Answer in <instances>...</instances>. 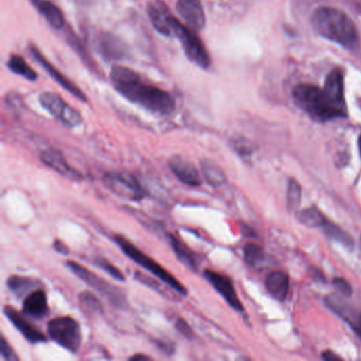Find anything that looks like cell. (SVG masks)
<instances>
[{"label": "cell", "mask_w": 361, "mask_h": 361, "mask_svg": "<svg viewBox=\"0 0 361 361\" xmlns=\"http://www.w3.org/2000/svg\"><path fill=\"white\" fill-rule=\"evenodd\" d=\"M333 284L338 291L341 293V295H345V297H350L352 295V287H350V283L344 279L335 278L333 280Z\"/></svg>", "instance_id": "obj_34"}, {"label": "cell", "mask_w": 361, "mask_h": 361, "mask_svg": "<svg viewBox=\"0 0 361 361\" xmlns=\"http://www.w3.org/2000/svg\"><path fill=\"white\" fill-rule=\"evenodd\" d=\"M94 263H96V265L98 266V267L104 270L106 274L113 276L116 280L121 281V282H124V281H126V276H124L123 272H122L119 268L116 267V266L114 265V264H111V262L107 261V259H102V257H98V259H94Z\"/></svg>", "instance_id": "obj_31"}, {"label": "cell", "mask_w": 361, "mask_h": 361, "mask_svg": "<svg viewBox=\"0 0 361 361\" xmlns=\"http://www.w3.org/2000/svg\"><path fill=\"white\" fill-rule=\"evenodd\" d=\"M23 310L27 316L35 319L44 318L49 312L47 293L42 287L26 295L23 303Z\"/></svg>", "instance_id": "obj_17"}, {"label": "cell", "mask_w": 361, "mask_h": 361, "mask_svg": "<svg viewBox=\"0 0 361 361\" xmlns=\"http://www.w3.org/2000/svg\"><path fill=\"white\" fill-rule=\"evenodd\" d=\"M99 48L109 59H121L124 56L123 46L111 35H102L99 39Z\"/></svg>", "instance_id": "obj_24"}, {"label": "cell", "mask_w": 361, "mask_h": 361, "mask_svg": "<svg viewBox=\"0 0 361 361\" xmlns=\"http://www.w3.org/2000/svg\"><path fill=\"white\" fill-rule=\"evenodd\" d=\"M103 183L116 195L132 202H138L147 196V192L138 179L126 172L106 173L103 177Z\"/></svg>", "instance_id": "obj_8"}, {"label": "cell", "mask_w": 361, "mask_h": 361, "mask_svg": "<svg viewBox=\"0 0 361 361\" xmlns=\"http://www.w3.org/2000/svg\"><path fill=\"white\" fill-rule=\"evenodd\" d=\"M204 276L207 281L214 287L215 290L226 300V302L232 308L238 310V312L244 310L242 302H240L235 288H234L233 282L229 276L211 269L204 270Z\"/></svg>", "instance_id": "obj_12"}, {"label": "cell", "mask_w": 361, "mask_h": 361, "mask_svg": "<svg viewBox=\"0 0 361 361\" xmlns=\"http://www.w3.org/2000/svg\"><path fill=\"white\" fill-rule=\"evenodd\" d=\"M312 24L316 32L324 39L354 49L359 44V35L353 20L341 10L320 7L314 12Z\"/></svg>", "instance_id": "obj_3"}, {"label": "cell", "mask_w": 361, "mask_h": 361, "mask_svg": "<svg viewBox=\"0 0 361 361\" xmlns=\"http://www.w3.org/2000/svg\"><path fill=\"white\" fill-rule=\"evenodd\" d=\"M67 267L78 276V278L90 285V287L98 291L103 295L107 301L117 308L126 307V297L121 289L114 286L111 283L107 282L103 278H100L98 274L90 271L87 268L84 267L81 264L75 261H68L66 263Z\"/></svg>", "instance_id": "obj_7"}, {"label": "cell", "mask_w": 361, "mask_h": 361, "mask_svg": "<svg viewBox=\"0 0 361 361\" xmlns=\"http://www.w3.org/2000/svg\"><path fill=\"white\" fill-rule=\"evenodd\" d=\"M79 300L84 310L94 312V314L102 312V303L94 293H90V291H83V293H80Z\"/></svg>", "instance_id": "obj_27"}, {"label": "cell", "mask_w": 361, "mask_h": 361, "mask_svg": "<svg viewBox=\"0 0 361 361\" xmlns=\"http://www.w3.org/2000/svg\"><path fill=\"white\" fill-rule=\"evenodd\" d=\"M37 9L46 18L50 26L61 29L65 26V18L58 6L49 0H37Z\"/></svg>", "instance_id": "obj_22"}, {"label": "cell", "mask_w": 361, "mask_h": 361, "mask_svg": "<svg viewBox=\"0 0 361 361\" xmlns=\"http://www.w3.org/2000/svg\"><path fill=\"white\" fill-rule=\"evenodd\" d=\"M111 81L115 90L130 102L160 115H170L176 103L169 92L145 83L138 73L128 67L114 66Z\"/></svg>", "instance_id": "obj_2"}, {"label": "cell", "mask_w": 361, "mask_h": 361, "mask_svg": "<svg viewBox=\"0 0 361 361\" xmlns=\"http://www.w3.org/2000/svg\"><path fill=\"white\" fill-rule=\"evenodd\" d=\"M8 67L10 71H13L16 75H22L25 79L29 80V81H35L37 80V73L29 66L28 63L18 56V54H12L10 56L9 61H8Z\"/></svg>", "instance_id": "obj_25"}, {"label": "cell", "mask_w": 361, "mask_h": 361, "mask_svg": "<svg viewBox=\"0 0 361 361\" xmlns=\"http://www.w3.org/2000/svg\"><path fill=\"white\" fill-rule=\"evenodd\" d=\"M171 29L172 35L180 42L187 58L200 68L208 69L211 65L210 56L200 37L196 35V31L185 26L175 16L171 23Z\"/></svg>", "instance_id": "obj_6"}, {"label": "cell", "mask_w": 361, "mask_h": 361, "mask_svg": "<svg viewBox=\"0 0 361 361\" xmlns=\"http://www.w3.org/2000/svg\"><path fill=\"white\" fill-rule=\"evenodd\" d=\"M169 238H170L171 246H172L177 259L190 269L197 271L198 267H200V261H198L196 253L177 236L169 234Z\"/></svg>", "instance_id": "obj_19"}, {"label": "cell", "mask_w": 361, "mask_h": 361, "mask_svg": "<svg viewBox=\"0 0 361 361\" xmlns=\"http://www.w3.org/2000/svg\"><path fill=\"white\" fill-rule=\"evenodd\" d=\"M322 358L325 359V360H336V359H341L337 355L334 354L331 352H324L322 354Z\"/></svg>", "instance_id": "obj_36"}, {"label": "cell", "mask_w": 361, "mask_h": 361, "mask_svg": "<svg viewBox=\"0 0 361 361\" xmlns=\"http://www.w3.org/2000/svg\"><path fill=\"white\" fill-rule=\"evenodd\" d=\"M151 357L147 356V355L137 354L134 356L130 357V360H149Z\"/></svg>", "instance_id": "obj_37"}, {"label": "cell", "mask_w": 361, "mask_h": 361, "mask_svg": "<svg viewBox=\"0 0 361 361\" xmlns=\"http://www.w3.org/2000/svg\"><path fill=\"white\" fill-rule=\"evenodd\" d=\"M322 228H324L325 233L327 235L331 236L334 240H339L342 244L346 245L348 247H353V240L348 235V233L340 229L338 226L334 225V224L329 223L327 221Z\"/></svg>", "instance_id": "obj_30"}, {"label": "cell", "mask_w": 361, "mask_h": 361, "mask_svg": "<svg viewBox=\"0 0 361 361\" xmlns=\"http://www.w3.org/2000/svg\"><path fill=\"white\" fill-rule=\"evenodd\" d=\"M54 249H56L58 252L62 253V255H68L69 249L64 243L61 242V240H56L54 243Z\"/></svg>", "instance_id": "obj_35"}, {"label": "cell", "mask_w": 361, "mask_h": 361, "mask_svg": "<svg viewBox=\"0 0 361 361\" xmlns=\"http://www.w3.org/2000/svg\"><path fill=\"white\" fill-rule=\"evenodd\" d=\"M168 164L173 174L183 185L193 188L200 187L202 185V176H200L195 164L189 158L183 157L181 155H173L169 158Z\"/></svg>", "instance_id": "obj_13"}, {"label": "cell", "mask_w": 361, "mask_h": 361, "mask_svg": "<svg viewBox=\"0 0 361 361\" xmlns=\"http://www.w3.org/2000/svg\"><path fill=\"white\" fill-rule=\"evenodd\" d=\"M175 326H176L177 331L179 333L183 334L188 339H192L194 337L193 329H191L187 321L183 320V318H177L176 322H175Z\"/></svg>", "instance_id": "obj_33"}, {"label": "cell", "mask_w": 361, "mask_h": 361, "mask_svg": "<svg viewBox=\"0 0 361 361\" xmlns=\"http://www.w3.org/2000/svg\"><path fill=\"white\" fill-rule=\"evenodd\" d=\"M114 240L117 243L118 246L121 248V250L123 251L124 255H128L135 263L145 268L149 274L159 279L164 284L168 285L169 287H171L173 290L176 291L179 295H188V289L183 286L180 281L177 280V279L175 278L170 271H168L164 266L160 265L153 257H149L147 253L141 251L138 247L135 246L128 238L117 234V235H115V238H114Z\"/></svg>", "instance_id": "obj_4"}, {"label": "cell", "mask_w": 361, "mask_h": 361, "mask_svg": "<svg viewBox=\"0 0 361 361\" xmlns=\"http://www.w3.org/2000/svg\"><path fill=\"white\" fill-rule=\"evenodd\" d=\"M300 221L307 227H323L327 223V219L318 208H307L298 214Z\"/></svg>", "instance_id": "obj_26"}, {"label": "cell", "mask_w": 361, "mask_h": 361, "mask_svg": "<svg viewBox=\"0 0 361 361\" xmlns=\"http://www.w3.org/2000/svg\"><path fill=\"white\" fill-rule=\"evenodd\" d=\"M325 304L331 312L345 321L350 329L361 338V310L337 295H329L325 298Z\"/></svg>", "instance_id": "obj_10"}, {"label": "cell", "mask_w": 361, "mask_h": 361, "mask_svg": "<svg viewBox=\"0 0 361 361\" xmlns=\"http://www.w3.org/2000/svg\"><path fill=\"white\" fill-rule=\"evenodd\" d=\"M200 168H202L204 178L206 179L209 185H213V187H219V185H224L226 180H227L226 174L221 170V166L213 162L212 160H202L200 161Z\"/></svg>", "instance_id": "obj_23"}, {"label": "cell", "mask_w": 361, "mask_h": 361, "mask_svg": "<svg viewBox=\"0 0 361 361\" xmlns=\"http://www.w3.org/2000/svg\"><path fill=\"white\" fill-rule=\"evenodd\" d=\"M359 152H360V156H361V136L359 137Z\"/></svg>", "instance_id": "obj_38"}, {"label": "cell", "mask_w": 361, "mask_h": 361, "mask_svg": "<svg viewBox=\"0 0 361 361\" xmlns=\"http://www.w3.org/2000/svg\"><path fill=\"white\" fill-rule=\"evenodd\" d=\"M48 336L65 350L77 354L83 342L81 325L71 316L56 317L47 325Z\"/></svg>", "instance_id": "obj_5"}, {"label": "cell", "mask_w": 361, "mask_h": 361, "mask_svg": "<svg viewBox=\"0 0 361 361\" xmlns=\"http://www.w3.org/2000/svg\"><path fill=\"white\" fill-rule=\"evenodd\" d=\"M8 288L18 298H25L42 286L41 281L31 276H12L7 281Z\"/></svg>", "instance_id": "obj_21"}, {"label": "cell", "mask_w": 361, "mask_h": 361, "mask_svg": "<svg viewBox=\"0 0 361 361\" xmlns=\"http://www.w3.org/2000/svg\"><path fill=\"white\" fill-rule=\"evenodd\" d=\"M244 257L249 265L255 267L263 262L264 250L257 244H248L244 248Z\"/></svg>", "instance_id": "obj_29"}, {"label": "cell", "mask_w": 361, "mask_h": 361, "mask_svg": "<svg viewBox=\"0 0 361 361\" xmlns=\"http://www.w3.org/2000/svg\"><path fill=\"white\" fill-rule=\"evenodd\" d=\"M1 356L5 360L16 361L18 360V357L16 356V352L11 348L5 337H1Z\"/></svg>", "instance_id": "obj_32"}, {"label": "cell", "mask_w": 361, "mask_h": 361, "mask_svg": "<svg viewBox=\"0 0 361 361\" xmlns=\"http://www.w3.org/2000/svg\"><path fill=\"white\" fill-rule=\"evenodd\" d=\"M30 52L33 58L37 60V62L39 63L42 67H44L45 71L51 75V78H54L64 90H66L67 92H71L73 96H75V98L79 99V100L83 101V102L87 101L85 94H84L75 83H73L71 80H68V78L65 77L62 73H60L54 65L50 64V63L46 60L45 56L39 52V50L37 49L35 46H30Z\"/></svg>", "instance_id": "obj_15"}, {"label": "cell", "mask_w": 361, "mask_h": 361, "mask_svg": "<svg viewBox=\"0 0 361 361\" xmlns=\"http://www.w3.org/2000/svg\"><path fill=\"white\" fill-rule=\"evenodd\" d=\"M147 13H149V20L153 24L154 28L166 35L171 37L172 35V29H171V23H172L173 16L169 8L162 0H154L149 1L147 5Z\"/></svg>", "instance_id": "obj_16"}, {"label": "cell", "mask_w": 361, "mask_h": 361, "mask_svg": "<svg viewBox=\"0 0 361 361\" xmlns=\"http://www.w3.org/2000/svg\"><path fill=\"white\" fill-rule=\"evenodd\" d=\"M301 187L295 179H289L288 190H287V204L289 210H297L301 202Z\"/></svg>", "instance_id": "obj_28"}, {"label": "cell", "mask_w": 361, "mask_h": 361, "mask_svg": "<svg viewBox=\"0 0 361 361\" xmlns=\"http://www.w3.org/2000/svg\"><path fill=\"white\" fill-rule=\"evenodd\" d=\"M293 97L295 104L314 121L324 123L348 116L343 75L340 69H334L327 75L324 87L300 84L293 90Z\"/></svg>", "instance_id": "obj_1"}, {"label": "cell", "mask_w": 361, "mask_h": 361, "mask_svg": "<svg viewBox=\"0 0 361 361\" xmlns=\"http://www.w3.org/2000/svg\"><path fill=\"white\" fill-rule=\"evenodd\" d=\"M39 102L50 115L68 128H77L83 122L81 114L56 92H45L39 94Z\"/></svg>", "instance_id": "obj_9"}, {"label": "cell", "mask_w": 361, "mask_h": 361, "mask_svg": "<svg viewBox=\"0 0 361 361\" xmlns=\"http://www.w3.org/2000/svg\"><path fill=\"white\" fill-rule=\"evenodd\" d=\"M4 314L30 343L37 344L47 341V336L27 318L25 312H20L12 306L6 305L4 307Z\"/></svg>", "instance_id": "obj_11"}, {"label": "cell", "mask_w": 361, "mask_h": 361, "mask_svg": "<svg viewBox=\"0 0 361 361\" xmlns=\"http://www.w3.org/2000/svg\"><path fill=\"white\" fill-rule=\"evenodd\" d=\"M41 160L48 168L52 169L63 176L73 179L82 178V175L69 166L62 152L58 149H46L41 154Z\"/></svg>", "instance_id": "obj_18"}, {"label": "cell", "mask_w": 361, "mask_h": 361, "mask_svg": "<svg viewBox=\"0 0 361 361\" xmlns=\"http://www.w3.org/2000/svg\"><path fill=\"white\" fill-rule=\"evenodd\" d=\"M266 288L272 297L285 301L289 290L288 276L283 271H272L266 279Z\"/></svg>", "instance_id": "obj_20"}, {"label": "cell", "mask_w": 361, "mask_h": 361, "mask_svg": "<svg viewBox=\"0 0 361 361\" xmlns=\"http://www.w3.org/2000/svg\"><path fill=\"white\" fill-rule=\"evenodd\" d=\"M177 11L188 27L200 31L206 25V16L200 0H177Z\"/></svg>", "instance_id": "obj_14"}]
</instances>
